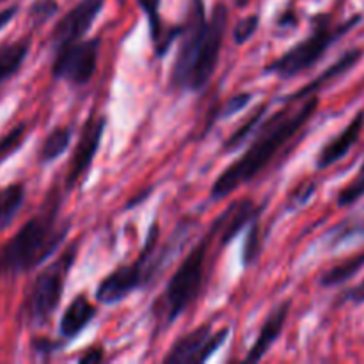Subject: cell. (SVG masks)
I'll use <instances>...</instances> for the list:
<instances>
[{
  "label": "cell",
  "mask_w": 364,
  "mask_h": 364,
  "mask_svg": "<svg viewBox=\"0 0 364 364\" xmlns=\"http://www.w3.org/2000/svg\"><path fill=\"white\" fill-rule=\"evenodd\" d=\"M228 7L217 4L212 18H206L205 2L191 0L187 20L181 25L180 48L174 60L171 82L176 89L201 91L215 73L228 28Z\"/></svg>",
  "instance_id": "6da1fadb"
},
{
  "label": "cell",
  "mask_w": 364,
  "mask_h": 364,
  "mask_svg": "<svg viewBox=\"0 0 364 364\" xmlns=\"http://www.w3.org/2000/svg\"><path fill=\"white\" fill-rule=\"evenodd\" d=\"M316 107H318V98L309 96L302 105H290L277 110L269 121L259 124L255 142L249 146L247 151L217 178L210 191L212 199L219 201L258 176L269 166L270 160L279 153V149L308 123Z\"/></svg>",
  "instance_id": "7a4b0ae2"
},
{
  "label": "cell",
  "mask_w": 364,
  "mask_h": 364,
  "mask_svg": "<svg viewBox=\"0 0 364 364\" xmlns=\"http://www.w3.org/2000/svg\"><path fill=\"white\" fill-rule=\"evenodd\" d=\"M68 231L70 224L59 219L57 206L39 212L0 247V276H20L38 269L55 255Z\"/></svg>",
  "instance_id": "3957f363"
},
{
  "label": "cell",
  "mask_w": 364,
  "mask_h": 364,
  "mask_svg": "<svg viewBox=\"0 0 364 364\" xmlns=\"http://www.w3.org/2000/svg\"><path fill=\"white\" fill-rule=\"evenodd\" d=\"M156 240H159V226L153 224L141 256L132 265L117 267L98 284L96 299L100 304H117L132 291L144 288L166 267V262L176 252V247L173 244H167L164 249H156Z\"/></svg>",
  "instance_id": "277c9868"
},
{
  "label": "cell",
  "mask_w": 364,
  "mask_h": 364,
  "mask_svg": "<svg viewBox=\"0 0 364 364\" xmlns=\"http://www.w3.org/2000/svg\"><path fill=\"white\" fill-rule=\"evenodd\" d=\"M212 238V233L208 231V235H205L203 240L194 245L183 263L173 274L166 291L156 302V309L153 311L159 316V323H162V327L171 326L181 313L187 311L188 306L198 297L203 277H205L206 255H208V244Z\"/></svg>",
  "instance_id": "5b68a950"
},
{
  "label": "cell",
  "mask_w": 364,
  "mask_h": 364,
  "mask_svg": "<svg viewBox=\"0 0 364 364\" xmlns=\"http://www.w3.org/2000/svg\"><path fill=\"white\" fill-rule=\"evenodd\" d=\"M359 21H361V16L358 14V16L350 18V20H347L345 23H340L338 27H331V18L322 14V16H318V21L315 23V28H313L311 34H309L304 41L291 46L287 53L277 57L276 60L267 64L265 73L276 75V77L284 78V80L304 73L306 70L315 66V64L322 59L323 53H326L341 36H345L348 31H352Z\"/></svg>",
  "instance_id": "8992f818"
},
{
  "label": "cell",
  "mask_w": 364,
  "mask_h": 364,
  "mask_svg": "<svg viewBox=\"0 0 364 364\" xmlns=\"http://www.w3.org/2000/svg\"><path fill=\"white\" fill-rule=\"evenodd\" d=\"M75 256H77V242L66 249L57 258V262L41 270V274L36 277L21 306V316L25 322L31 326H43L48 322L63 299L64 281L73 267Z\"/></svg>",
  "instance_id": "52a82bcc"
},
{
  "label": "cell",
  "mask_w": 364,
  "mask_h": 364,
  "mask_svg": "<svg viewBox=\"0 0 364 364\" xmlns=\"http://www.w3.org/2000/svg\"><path fill=\"white\" fill-rule=\"evenodd\" d=\"M100 38L75 39L55 46L52 75L73 85H84L95 77L98 66Z\"/></svg>",
  "instance_id": "ba28073f"
},
{
  "label": "cell",
  "mask_w": 364,
  "mask_h": 364,
  "mask_svg": "<svg viewBox=\"0 0 364 364\" xmlns=\"http://www.w3.org/2000/svg\"><path fill=\"white\" fill-rule=\"evenodd\" d=\"M228 334H230V329H220L213 333L212 326L205 323L176 340V343L171 347L169 354L164 358V363L198 364L208 361L223 347L224 341L228 340Z\"/></svg>",
  "instance_id": "9c48e42d"
},
{
  "label": "cell",
  "mask_w": 364,
  "mask_h": 364,
  "mask_svg": "<svg viewBox=\"0 0 364 364\" xmlns=\"http://www.w3.org/2000/svg\"><path fill=\"white\" fill-rule=\"evenodd\" d=\"M105 123L107 119L103 116L91 117L85 123L80 135V141H78L77 149L73 153V159L70 162V171H68L66 176L68 188H73L82 180V176H85L89 167H91L96 151H98L100 142H102V135L105 132Z\"/></svg>",
  "instance_id": "30bf717a"
},
{
  "label": "cell",
  "mask_w": 364,
  "mask_h": 364,
  "mask_svg": "<svg viewBox=\"0 0 364 364\" xmlns=\"http://www.w3.org/2000/svg\"><path fill=\"white\" fill-rule=\"evenodd\" d=\"M103 4H105V0H80L70 13L64 14L53 28L52 39L55 46L84 38L91 31Z\"/></svg>",
  "instance_id": "8fae6325"
},
{
  "label": "cell",
  "mask_w": 364,
  "mask_h": 364,
  "mask_svg": "<svg viewBox=\"0 0 364 364\" xmlns=\"http://www.w3.org/2000/svg\"><path fill=\"white\" fill-rule=\"evenodd\" d=\"M262 213V208H256L255 203L251 199H237L235 203H231L215 220H213L212 228H210V233L212 237H219L220 244L226 245L233 240L238 235V231L245 226V224L251 223L255 217H258Z\"/></svg>",
  "instance_id": "7c38bea8"
},
{
  "label": "cell",
  "mask_w": 364,
  "mask_h": 364,
  "mask_svg": "<svg viewBox=\"0 0 364 364\" xmlns=\"http://www.w3.org/2000/svg\"><path fill=\"white\" fill-rule=\"evenodd\" d=\"M364 128V112H358L354 116V119L347 124L341 134H338L333 141L327 142L326 146L320 151L318 159H316V167L318 169H327V167L334 166L336 162H340L352 148H354L355 142L361 137V132Z\"/></svg>",
  "instance_id": "4fadbf2b"
},
{
  "label": "cell",
  "mask_w": 364,
  "mask_h": 364,
  "mask_svg": "<svg viewBox=\"0 0 364 364\" xmlns=\"http://www.w3.org/2000/svg\"><path fill=\"white\" fill-rule=\"evenodd\" d=\"M290 306H291L290 301H284L283 304L277 306V308L267 316L265 323H263L262 331H259L255 345H252L251 350H249L245 361L258 363L265 358L267 352L272 348V345L276 343L277 338L281 336V331H283L288 315H290Z\"/></svg>",
  "instance_id": "5bb4252c"
},
{
  "label": "cell",
  "mask_w": 364,
  "mask_h": 364,
  "mask_svg": "<svg viewBox=\"0 0 364 364\" xmlns=\"http://www.w3.org/2000/svg\"><path fill=\"white\" fill-rule=\"evenodd\" d=\"M363 57V48H350L347 50V52L343 53V55L340 57V59L336 60L334 64H331L329 68H327L326 71H323L322 75H318V77L315 78L313 82H309L308 85H304V87L301 89V91L294 92V95L288 96L287 100H284V103H291V102H299V100H306L309 98V96L313 95V92L320 91V89L323 87V85H327L329 82L333 80H338V78L341 77V75H345L347 71H350L352 68L355 66V64L361 60Z\"/></svg>",
  "instance_id": "9a60e30c"
},
{
  "label": "cell",
  "mask_w": 364,
  "mask_h": 364,
  "mask_svg": "<svg viewBox=\"0 0 364 364\" xmlns=\"http://www.w3.org/2000/svg\"><path fill=\"white\" fill-rule=\"evenodd\" d=\"M96 316V308L84 294L77 295L60 316L59 331L66 340H75Z\"/></svg>",
  "instance_id": "2e32d148"
},
{
  "label": "cell",
  "mask_w": 364,
  "mask_h": 364,
  "mask_svg": "<svg viewBox=\"0 0 364 364\" xmlns=\"http://www.w3.org/2000/svg\"><path fill=\"white\" fill-rule=\"evenodd\" d=\"M137 2L139 6H141V9L144 11L146 16H148L149 32H151V39H153V45H155L156 55L162 57L164 53L167 52V48L173 45L174 39L181 34V27H176L171 34H164L159 0H137Z\"/></svg>",
  "instance_id": "e0dca14e"
},
{
  "label": "cell",
  "mask_w": 364,
  "mask_h": 364,
  "mask_svg": "<svg viewBox=\"0 0 364 364\" xmlns=\"http://www.w3.org/2000/svg\"><path fill=\"white\" fill-rule=\"evenodd\" d=\"M31 50V38H21L0 46V84L13 77L27 59Z\"/></svg>",
  "instance_id": "ac0fdd59"
},
{
  "label": "cell",
  "mask_w": 364,
  "mask_h": 364,
  "mask_svg": "<svg viewBox=\"0 0 364 364\" xmlns=\"http://www.w3.org/2000/svg\"><path fill=\"white\" fill-rule=\"evenodd\" d=\"M363 267H364V251L350 256V258L343 259L341 263L334 265L333 269L327 270V272L320 277V284L326 288H333V287H338V284L347 283V281L352 279V277H354Z\"/></svg>",
  "instance_id": "d6986e66"
},
{
  "label": "cell",
  "mask_w": 364,
  "mask_h": 364,
  "mask_svg": "<svg viewBox=\"0 0 364 364\" xmlns=\"http://www.w3.org/2000/svg\"><path fill=\"white\" fill-rule=\"evenodd\" d=\"M23 201L25 187L21 183H13L0 188V230H4L16 217Z\"/></svg>",
  "instance_id": "ffe728a7"
},
{
  "label": "cell",
  "mask_w": 364,
  "mask_h": 364,
  "mask_svg": "<svg viewBox=\"0 0 364 364\" xmlns=\"http://www.w3.org/2000/svg\"><path fill=\"white\" fill-rule=\"evenodd\" d=\"M71 142V128L60 127L55 128L48 134V137L45 139L41 146V151H39V159L43 164L53 162L55 159H59L64 151L68 149Z\"/></svg>",
  "instance_id": "44dd1931"
},
{
  "label": "cell",
  "mask_w": 364,
  "mask_h": 364,
  "mask_svg": "<svg viewBox=\"0 0 364 364\" xmlns=\"http://www.w3.org/2000/svg\"><path fill=\"white\" fill-rule=\"evenodd\" d=\"M267 107H269V103H262V105L256 109V112L252 114V116L249 117L244 124H240V128H237V130L231 134V137L224 142V151H235V149H237L238 146L245 141V139L251 137V134L255 132V128L259 127V123H262L263 116H265V112H267Z\"/></svg>",
  "instance_id": "7402d4cb"
},
{
  "label": "cell",
  "mask_w": 364,
  "mask_h": 364,
  "mask_svg": "<svg viewBox=\"0 0 364 364\" xmlns=\"http://www.w3.org/2000/svg\"><path fill=\"white\" fill-rule=\"evenodd\" d=\"M258 217H255V219L251 220V230H249L247 238H245L244 255H242L244 267H249L252 262H256V258H258V255H259V249H262V244H259V219Z\"/></svg>",
  "instance_id": "603a6c76"
},
{
  "label": "cell",
  "mask_w": 364,
  "mask_h": 364,
  "mask_svg": "<svg viewBox=\"0 0 364 364\" xmlns=\"http://www.w3.org/2000/svg\"><path fill=\"white\" fill-rule=\"evenodd\" d=\"M364 196V173H359L352 183H348L338 196V206L347 208V206L358 203Z\"/></svg>",
  "instance_id": "cb8c5ba5"
},
{
  "label": "cell",
  "mask_w": 364,
  "mask_h": 364,
  "mask_svg": "<svg viewBox=\"0 0 364 364\" xmlns=\"http://www.w3.org/2000/svg\"><path fill=\"white\" fill-rule=\"evenodd\" d=\"M59 6H57L55 0H36L31 6V11H28V16L34 21L36 25L45 23L46 20L53 16L57 13Z\"/></svg>",
  "instance_id": "d4e9b609"
},
{
  "label": "cell",
  "mask_w": 364,
  "mask_h": 364,
  "mask_svg": "<svg viewBox=\"0 0 364 364\" xmlns=\"http://www.w3.org/2000/svg\"><path fill=\"white\" fill-rule=\"evenodd\" d=\"M258 21H259L258 14H251V16L238 21L237 27H235L233 31L235 43H237V45H244L245 41H249V38L258 31Z\"/></svg>",
  "instance_id": "484cf974"
},
{
  "label": "cell",
  "mask_w": 364,
  "mask_h": 364,
  "mask_svg": "<svg viewBox=\"0 0 364 364\" xmlns=\"http://www.w3.org/2000/svg\"><path fill=\"white\" fill-rule=\"evenodd\" d=\"M25 139V124H18L16 128L9 132L6 137L0 141V160L9 156L11 153H14V149L21 144V141Z\"/></svg>",
  "instance_id": "4316f807"
},
{
  "label": "cell",
  "mask_w": 364,
  "mask_h": 364,
  "mask_svg": "<svg viewBox=\"0 0 364 364\" xmlns=\"http://www.w3.org/2000/svg\"><path fill=\"white\" fill-rule=\"evenodd\" d=\"M251 100H252L251 92H240V95L231 96V98L226 102V105L223 107V110H220L219 117L220 119H224V117L235 116V114L240 112L242 109H245V107L251 103Z\"/></svg>",
  "instance_id": "83f0119b"
},
{
  "label": "cell",
  "mask_w": 364,
  "mask_h": 364,
  "mask_svg": "<svg viewBox=\"0 0 364 364\" xmlns=\"http://www.w3.org/2000/svg\"><path fill=\"white\" fill-rule=\"evenodd\" d=\"M32 345H34L36 352H39V354H50V352H55V348L59 347V343H55V341L46 340V338H41V340H36Z\"/></svg>",
  "instance_id": "f1b7e54d"
},
{
  "label": "cell",
  "mask_w": 364,
  "mask_h": 364,
  "mask_svg": "<svg viewBox=\"0 0 364 364\" xmlns=\"http://www.w3.org/2000/svg\"><path fill=\"white\" fill-rule=\"evenodd\" d=\"M345 299L350 302H354V304H363L364 302V279L358 284V287L352 288V290H348L347 295H345Z\"/></svg>",
  "instance_id": "f546056e"
},
{
  "label": "cell",
  "mask_w": 364,
  "mask_h": 364,
  "mask_svg": "<svg viewBox=\"0 0 364 364\" xmlns=\"http://www.w3.org/2000/svg\"><path fill=\"white\" fill-rule=\"evenodd\" d=\"M102 359H103V352L100 350V348H91L87 354H84L80 359H78V363L91 364V363H100Z\"/></svg>",
  "instance_id": "4dcf8cb0"
},
{
  "label": "cell",
  "mask_w": 364,
  "mask_h": 364,
  "mask_svg": "<svg viewBox=\"0 0 364 364\" xmlns=\"http://www.w3.org/2000/svg\"><path fill=\"white\" fill-rule=\"evenodd\" d=\"M16 13H18V6H11L7 7V9L0 11V31H2V28L6 27L14 16H16Z\"/></svg>",
  "instance_id": "1f68e13d"
},
{
  "label": "cell",
  "mask_w": 364,
  "mask_h": 364,
  "mask_svg": "<svg viewBox=\"0 0 364 364\" xmlns=\"http://www.w3.org/2000/svg\"><path fill=\"white\" fill-rule=\"evenodd\" d=\"M350 233H364V220H363V224H361V226H359V228H355V230H352ZM350 233H348V235H350Z\"/></svg>",
  "instance_id": "d6a6232c"
},
{
  "label": "cell",
  "mask_w": 364,
  "mask_h": 364,
  "mask_svg": "<svg viewBox=\"0 0 364 364\" xmlns=\"http://www.w3.org/2000/svg\"><path fill=\"white\" fill-rule=\"evenodd\" d=\"M237 2H238V6H244V4H247L249 0H237Z\"/></svg>",
  "instance_id": "836d02e7"
},
{
  "label": "cell",
  "mask_w": 364,
  "mask_h": 364,
  "mask_svg": "<svg viewBox=\"0 0 364 364\" xmlns=\"http://www.w3.org/2000/svg\"><path fill=\"white\" fill-rule=\"evenodd\" d=\"M359 173H364V164H363V167H361V171H359Z\"/></svg>",
  "instance_id": "e575fe53"
},
{
  "label": "cell",
  "mask_w": 364,
  "mask_h": 364,
  "mask_svg": "<svg viewBox=\"0 0 364 364\" xmlns=\"http://www.w3.org/2000/svg\"><path fill=\"white\" fill-rule=\"evenodd\" d=\"M0 2H2V0H0Z\"/></svg>",
  "instance_id": "d590c367"
}]
</instances>
